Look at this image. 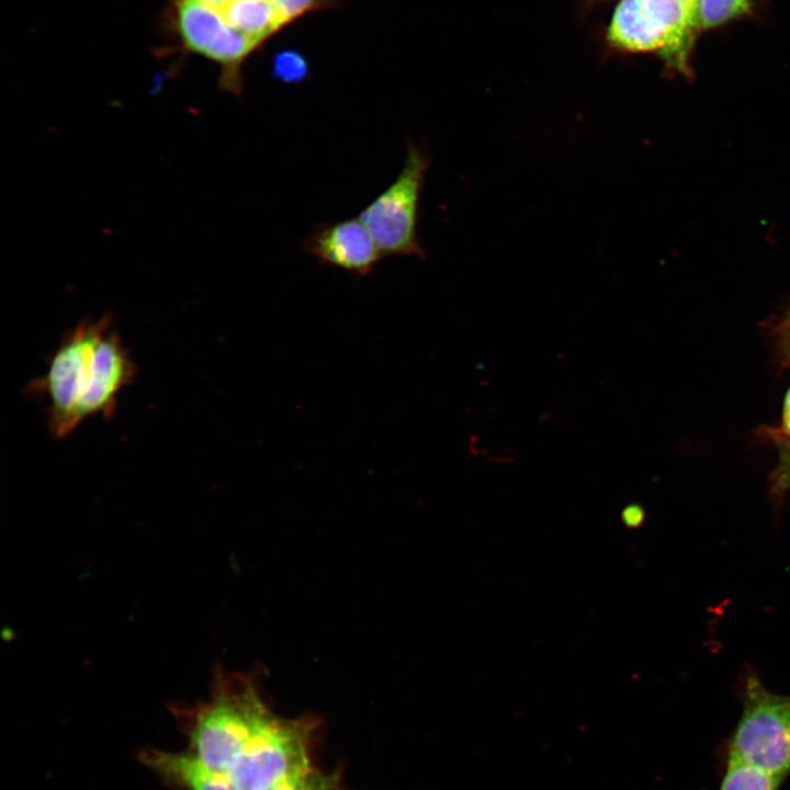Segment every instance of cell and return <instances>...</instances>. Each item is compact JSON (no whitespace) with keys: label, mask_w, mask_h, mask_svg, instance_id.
Listing matches in <instances>:
<instances>
[{"label":"cell","mask_w":790,"mask_h":790,"mask_svg":"<svg viewBox=\"0 0 790 790\" xmlns=\"http://www.w3.org/2000/svg\"><path fill=\"white\" fill-rule=\"evenodd\" d=\"M283 26L303 15L334 7L335 0H269Z\"/></svg>","instance_id":"cell-15"},{"label":"cell","mask_w":790,"mask_h":790,"mask_svg":"<svg viewBox=\"0 0 790 790\" xmlns=\"http://www.w3.org/2000/svg\"><path fill=\"white\" fill-rule=\"evenodd\" d=\"M136 366L117 332H105L95 351L93 382L79 408L80 422L94 415L111 416L116 397L135 377Z\"/></svg>","instance_id":"cell-8"},{"label":"cell","mask_w":790,"mask_h":790,"mask_svg":"<svg viewBox=\"0 0 790 790\" xmlns=\"http://www.w3.org/2000/svg\"><path fill=\"white\" fill-rule=\"evenodd\" d=\"M608 40L617 47L628 52H661L666 56L668 41L646 12L640 0H621L616 8Z\"/></svg>","instance_id":"cell-9"},{"label":"cell","mask_w":790,"mask_h":790,"mask_svg":"<svg viewBox=\"0 0 790 790\" xmlns=\"http://www.w3.org/2000/svg\"><path fill=\"white\" fill-rule=\"evenodd\" d=\"M782 428L783 431L790 436V388L785 398L783 415H782Z\"/></svg>","instance_id":"cell-20"},{"label":"cell","mask_w":790,"mask_h":790,"mask_svg":"<svg viewBox=\"0 0 790 790\" xmlns=\"http://www.w3.org/2000/svg\"><path fill=\"white\" fill-rule=\"evenodd\" d=\"M144 761L187 790H238L227 772L203 763L194 753L148 751Z\"/></svg>","instance_id":"cell-10"},{"label":"cell","mask_w":790,"mask_h":790,"mask_svg":"<svg viewBox=\"0 0 790 790\" xmlns=\"http://www.w3.org/2000/svg\"><path fill=\"white\" fill-rule=\"evenodd\" d=\"M203 1H205L206 3H208L215 8H219L229 0H203Z\"/></svg>","instance_id":"cell-22"},{"label":"cell","mask_w":790,"mask_h":790,"mask_svg":"<svg viewBox=\"0 0 790 790\" xmlns=\"http://www.w3.org/2000/svg\"><path fill=\"white\" fill-rule=\"evenodd\" d=\"M176 26L183 45L221 66V87L234 94L242 90L241 66L259 46L232 27L217 8L203 0H174Z\"/></svg>","instance_id":"cell-6"},{"label":"cell","mask_w":790,"mask_h":790,"mask_svg":"<svg viewBox=\"0 0 790 790\" xmlns=\"http://www.w3.org/2000/svg\"><path fill=\"white\" fill-rule=\"evenodd\" d=\"M313 772L283 780L268 790H309Z\"/></svg>","instance_id":"cell-18"},{"label":"cell","mask_w":790,"mask_h":790,"mask_svg":"<svg viewBox=\"0 0 790 790\" xmlns=\"http://www.w3.org/2000/svg\"><path fill=\"white\" fill-rule=\"evenodd\" d=\"M303 247L318 262L358 275L371 273L383 258L359 217L317 226Z\"/></svg>","instance_id":"cell-7"},{"label":"cell","mask_w":790,"mask_h":790,"mask_svg":"<svg viewBox=\"0 0 790 790\" xmlns=\"http://www.w3.org/2000/svg\"><path fill=\"white\" fill-rule=\"evenodd\" d=\"M783 780L756 766L727 758L720 790H778Z\"/></svg>","instance_id":"cell-13"},{"label":"cell","mask_w":790,"mask_h":790,"mask_svg":"<svg viewBox=\"0 0 790 790\" xmlns=\"http://www.w3.org/2000/svg\"><path fill=\"white\" fill-rule=\"evenodd\" d=\"M331 782L325 779H320L313 774L309 790H335L331 787Z\"/></svg>","instance_id":"cell-21"},{"label":"cell","mask_w":790,"mask_h":790,"mask_svg":"<svg viewBox=\"0 0 790 790\" xmlns=\"http://www.w3.org/2000/svg\"><path fill=\"white\" fill-rule=\"evenodd\" d=\"M778 335L781 352L790 362V315L780 325Z\"/></svg>","instance_id":"cell-19"},{"label":"cell","mask_w":790,"mask_h":790,"mask_svg":"<svg viewBox=\"0 0 790 790\" xmlns=\"http://www.w3.org/2000/svg\"><path fill=\"white\" fill-rule=\"evenodd\" d=\"M112 319H84L67 334L54 352L46 373L32 386L49 400V430L64 438L79 424V408L95 372V351Z\"/></svg>","instance_id":"cell-2"},{"label":"cell","mask_w":790,"mask_h":790,"mask_svg":"<svg viewBox=\"0 0 790 790\" xmlns=\"http://www.w3.org/2000/svg\"><path fill=\"white\" fill-rule=\"evenodd\" d=\"M217 9L232 27L259 45L283 27L269 0H229Z\"/></svg>","instance_id":"cell-12"},{"label":"cell","mask_w":790,"mask_h":790,"mask_svg":"<svg viewBox=\"0 0 790 790\" xmlns=\"http://www.w3.org/2000/svg\"><path fill=\"white\" fill-rule=\"evenodd\" d=\"M687 1L692 2V3H697V2H698V0H687Z\"/></svg>","instance_id":"cell-23"},{"label":"cell","mask_w":790,"mask_h":790,"mask_svg":"<svg viewBox=\"0 0 790 790\" xmlns=\"http://www.w3.org/2000/svg\"><path fill=\"white\" fill-rule=\"evenodd\" d=\"M429 157L411 140L407 142L404 165L396 179L359 214L384 256L425 258L417 233L419 201Z\"/></svg>","instance_id":"cell-4"},{"label":"cell","mask_w":790,"mask_h":790,"mask_svg":"<svg viewBox=\"0 0 790 790\" xmlns=\"http://www.w3.org/2000/svg\"><path fill=\"white\" fill-rule=\"evenodd\" d=\"M748 0H698L697 21L703 29L714 27L743 12Z\"/></svg>","instance_id":"cell-14"},{"label":"cell","mask_w":790,"mask_h":790,"mask_svg":"<svg viewBox=\"0 0 790 790\" xmlns=\"http://www.w3.org/2000/svg\"><path fill=\"white\" fill-rule=\"evenodd\" d=\"M790 488V449H787L781 456L774 476V489L786 492Z\"/></svg>","instance_id":"cell-17"},{"label":"cell","mask_w":790,"mask_h":790,"mask_svg":"<svg viewBox=\"0 0 790 790\" xmlns=\"http://www.w3.org/2000/svg\"><path fill=\"white\" fill-rule=\"evenodd\" d=\"M307 719H283L267 706L244 751L228 771L238 790H268L289 778L311 772Z\"/></svg>","instance_id":"cell-3"},{"label":"cell","mask_w":790,"mask_h":790,"mask_svg":"<svg viewBox=\"0 0 790 790\" xmlns=\"http://www.w3.org/2000/svg\"><path fill=\"white\" fill-rule=\"evenodd\" d=\"M266 707L255 674L217 668L210 699L192 711L194 754L210 767L228 774Z\"/></svg>","instance_id":"cell-1"},{"label":"cell","mask_w":790,"mask_h":790,"mask_svg":"<svg viewBox=\"0 0 790 790\" xmlns=\"http://www.w3.org/2000/svg\"><path fill=\"white\" fill-rule=\"evenodd\" d=\"M727 758L786 778L790 771V696L770 691L756 675H749Z\"/></svg>","instance_id":"cell-5"},{"label":"cell","mask_w":790,"mask_h":790,"mask_svg":"<svg viewBox=\"0 0 790 790\" xmlns=\"http://www.w3.org/2000/svg\"><path fill=\"white\" fill-rule=\"evenodd\" d=\"M668 41L667 61L679 69L686 63L689 37L697 21V3L687 0H640Z\"/></svg>","instance_id":"cell-11"},{"label":"cell","mask_w":790,"mask_h":790,"mask_svg":"<svg viewBox=\"0 0 790 790\" xmlns=\"http://www.w3.org/2000/svg\"><path fill=\"white\" fill-rule=\"evenodd\" d=\"M308 74L305 58L297 52L283 50L273 59V75L275 78L291 83L304 80Z\"/></svg>","instance_id":"cell-16"}]
</instances>
